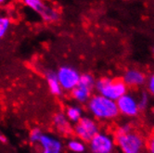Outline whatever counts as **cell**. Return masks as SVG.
Here are the masks:
<instances>
[{"instance_id": "7a4b0ae2", "label": "cell", "mask_w": 154, "mask_h": 153, "mask_svg": "<svg viewBox=\"0 0 154 153\" xmlns=\"http://www.w3.org/2000/svg\"><path fill=\"white\" fill-rule=\"evenodd\" d=\"M96 88L100 96L115 102L126 94V84L120 80L102 78L96 83Z\"/></svg>"}, {"instance_id": "5bb4252c", "label": "cell", "mask_w": 154, "mask_h": 153, "mask_svg": "<svg viewBox=\"0 0 154 153\" xmlns=\"http://www.w3.org/2000/svg\"><path fill=\"white\" fill-rule=\"evenodd\" d=\"M65 115L69 120V122L74 123V124H77L83 118L82 110L77 106H71V107L67 108Z\"/></svg>"}, {"instance_id": "d4e9b609", "label": "cell", "mask_w": 154, "mask_h": 153, "mask_svg": "<svg viewBox=\"0 0 154 153\" xmlns=\"http://www.w3.org/2000/svg\"><path fill=\"white\" fill-rule=\"evenodd\" d=\"M153 112H154V111H153Z\"/></svg>"}, {"instance_id": "5b68a950", "label": "cell", "mask_w": 154, "mask_h": 153, "mask_svg": "<svg viewBox=\"0 0 154 153\" xmlns=\"http://www.w3.org/2000/svg\"><path fill=\"white\" fill-rule=\"evenodd\" d=\"M24 4L39 14L40 17L48 23L56 21L60 18V14L56 9L44 3L41 0H25Z\"/></svg>"}, {"instance_id": "ac0fdd59", "label": "cell", "mask_w": 154, "mask_h": 153, "mask_svg": "<svg viewBox=\"0 0 154 153\" xmlns=\"http://www.w3.org/2000/svg\"><path fill=\"white\" fill-rule=\"evenodd\" d=\"M79 84H82L84 86L88 87V88H93V86L95 84V81L93 76L90 74H82L80 77V81H79Z\"/></svg>"}, {"instance_id": "6da1fadb", "label": "cell", "mask_w": 154, "mask_h": 153, "mask_svg": "<svg viewBox=\"0 0 154 153\" xmlns=\"http://www.w3.org/2000/svg\"><path fill=\"white\" fill-rule=\"evenodd\" d=\"M88 109L95 117L100 119H112L119 113L116 102L100 95L94 96L90 98Z\"/></svg>"}, {"instance_id": "cb8c5ba5", "label": "cell", "mask_w": 154, "mask_h": 153, "mask_svg": "<svg viewBox=\"0 0 154 153\" xmlns=\"http://www.w3.org/2000/svg\"><path fill=\"white\" fill-rule=\"evenodd\" d=\"M2 3H4V1H2V0H0V4H2Z\"/></svg>"}, {"instance_id": "8fae6325", "label": "cell", "mask_w": 154, "mask_h": 153, "mask_svg": "<svg viewBox=\"0 0 154 153\" xmlns=\"http://www.w3.org/2000/svg\"><path fill=\"white\" fill-rule=\"evenodd\" d=\"M53 124L59 132L67 134L71 131V124L65 113L59 112L53 117Z\"/></svg>"}, {"instance_id": "9a60e30c", "label": "cell", "mask_w": 154, "mask_h": 153, "mask_svg": "<svg viewBox=\"0 0 154 153\" xmlns=\"http://www.w3.org/2000/svg\"><path fill=\"white\" fill-rule=\"evenodd\" d=\"M10 26H11V20L7 16L0 15V39L8 34Z\"/></svg>"}, {"instance_id": "7c38bea8", "label": "cell", "mask_w": 154, "mask_h": 153, "mask_svg": "<svg viewBox=\"0 0 154 153\" xmlns=\"http://www.w3.org/2000/svg\"><path fill=\"white\" fill-rule=\"evenodd\" d=\"M91 90V88H88V87L78 84V85L72 91V95L75 100L79 102H85L90 99Z\"/></svg>"}, {"instance_id": "277c9868", "label": "cell", "mask_w": 154, "mask_h": 153, "mask_svg": "<svg viewBox=\"0 0 154 153\" xmlns=\"http://www.w3.org/2000/svg\"><path fill=\"white\" fill-rule=\"evenodd\" d=\"M116 141L123 153H140L144 145L142 137L133 132L116 136Z\"/></svg>"}, {"instance_id": "3957f363", "label": "cell", "mask_w": 154, "mask_h": 153, "mask_svg": "<svg viewBox=\"0 0 154 153\" xmlns=\"http://www.w3.org/2000/svg\"><path fill=\"white\" fill-rule=\"evenodd\" d=\"M62 90L72 91L78 85L81 74L70 66H61L56 72Z\"/></svg>"}, {"instance_id": "ffe728a7", "label": "cell", "mask_w": 154, "mask_h": 153, "mask_svg": "<svg viewBox=\"0 0 154 153\" xmlns=\"http://www.w3.org/2000/svg\"><path fill=\"white\" fill-rule=\"evenodd\" d=\"M131 132V127L128 124H125L123 126H121L118 130H117V133H116V136H124L126 135L128 133Z\"/></svg>"}, {"instance_id": "e0dca14e", "label": "cell", "mask_w": 154, "mask_h": 153, "mask_svg": "<svg viewBox=\"0 0 154 153\" xmlns=\"http://www.w3.org/2000/svg\"><path fill=\"white\" fill-rule=\"evenodd\" d=\"M44 133L41 131V129L39 128H34L30 131L29 134V140L32 144H39V141L42 138Z\"/></svg>"}, {"instance_id": "d6986e66", "label": "cell", "mask_w": 154, "mask_h": 153, "mask_svg": "<svg viewBox=\"0 0 154 153\" xmlns=\"http://www.w3.org/2000/svg\"><path fill=\"white\" fill-rule=\"evenodd\" d=\"M148 103H149L148 96H147V94L143 93L142 96H140V98L138 99V102H137L139 110H144V109H146V107L148 106Z\"/></svg>"}, {"instance_id": "52a82bcc", "label": "cell", "mask_w": 154, "mask_h": 153, "mask_svg": "<svg viewBox=\"0 0 154 153\" xmlns=\"http://www.w3.org/2000/svg\"><path fill=\"white\" fill-rule=\"evenodd\" d=\"M89 142L92 153H111L113 148L112 139L105 134H97Z\"/></svg>"}, {"instance_id": "7402d4cb", "label": "cell", "mask_w": 154, "mask_h": 153, "mask_svg": "<svg viewBox=\"0 0 154 153\" xmlns=\"http://www.w3.org/2000/svg\"><path fill=\"white\" fill-rule=\"evenodd\" d=\"M149 148L150 153H154V135L150 137L149 142Z\"/></svg>"}, {"instance_id": "9c48e42d", "label": "cell", "mask_w": 154, "mask_h": 153, "mask_svg": "<svg viewBox=\"0 0 154 153\" xmlns=\"http://www.w3.org/2000/svg\"><path fill=\"white\" fill-rule=\"evenodd\" d=\"M41 153H61L62 143L60 139L53 136L44 134L39 141Z\"/></svg>"}, {"instance_id": "8992f818", "label": "cell", "mask_w": 154, "mask_h": 153, "mask_svg": "<svg viewBox=\"0 0 154 153\" xmlns=\"http://www.w3.org/2000/svg\"><path fill=\"white\" fill-rule=\"evenodd\" d=\"M74 133L82 141H90L97 134L98 127L94 120L88 117H83L74 126Z\"/></svg>"}, {"instance_id": "44dd1931", "label": "cell", "mask_w": 154, "mask_h": 153, "mask_svg": "<svg viewBox=\"0 0 154 153\" xmlns=\"http://www.w3.org/2000/svg\"><path fill=\"white\" fill-rule=\"evenodd\" d=\"M149 89L150 93L154 95V75L151 76L149 81Z\"/></svg>"}, {"instance_id": "2e32d148", "label": "cell", "mask_w": 154, "mask_h": 153, "mask_svg": "<svg viewBox=\"0 0 154 153\" xmlns=\"http://www.w3.org/2000/svg\"><path fill=\"white\" fill-rule=\"evenodd\" d=\"M68 148L74 153H83L85 149V146L82 140L72 139L68 142Z\"/></svg>"}, {"instance_id": "4fadbf2b", "label": "cell", "mask_w": 154, "mask_h": 153, "mask_svg": "<svg viewBox=\"0 0 154 153\" xmlns=\"http://www.w3.org/2000/svg\"><path fill=\"white\" fill-rule=\"evenodd\" d=\"M46 77L49 91L55 96H60L62 92V88L57 78V74L53 72H49L46 74Z\"/></svg>"}, {"instance_id": "30bf717a", "label": "cell", "mask_w": 154, "mask_h": 153, "mask_svg": "<svg viewBox=\"0 0 154 153\" xmlns=\"http://www.w3.org/2000/svg\"><path fill=\"white\" fill-rule=\"evenodd\" d=\"M124 83L126 85H140L145 82V76L137 70H129L124 76Z\"/></svg>"}, {"instance_id": "ba28073f", "label": "cell", "mask_w": 154, "mask_h": 153, "mask_svg": "<svg viewBox=\"0 0 154 153\" xmlns=\"http://www.w3.org/2000/svg\"><path fill=\"white\" fill-rule=\"evenodd\" d=\"M119 112L126 116H135L137 114L139 108L137 101L130 95H124L116 101Z\"/></svg>"}, {"instance_id": "603a6c76", "label": "cell", "mask_w": 154, "mask_h": 153, "mask_svg": "<svg viewBox=\"0 0 154 153\" xmlns=\"http://www.w3.org/2000/svg\"><path fill=\"white\" fill-rule=\"evenodd\" d=\"M7 141H8V138L3 134H0V142H1V143H7Z\"/></svg>"}]
</instances>
